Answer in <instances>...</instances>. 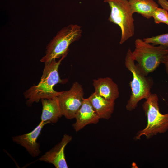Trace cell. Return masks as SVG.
Masks as SVG:
<instances>
[{"mask_svg":"<svg viewBox=\"0 0 168 168\" xmlns=\"http://www.w3.org/2000/svg\"><path fill=\"white\" fill-rule=\"evenodd\" d=\"M67 55L58 61L54 59L44 63L45 66L40 81L36 85L32 86L24 92L26 100V104L31 106L35 102H38L42 99H49L58 96L62 91H55L54 86L58 83L63 84L67 81L61 79L58 69L62 61Z\"/></svg>","mask_w":168,"mask_h":168,"instance_id":"obj_1","label":"cell"},{"mask_svg":"<svg viewBox=\"0 0 168 168\" xmlns=\"http://www.w3.org/2000/svg\"><path fill=\"white\" fill-rule=\"evenodd\" d=\"M124 63L125 67L132 75V79L129 83L131 94L126 106L127 110L131 111L136 109L141 100L147 98L151 93L154 82L152 77L146 75L135 63L130 48L127 51Z\"/></svg>","mask_w":168,"mask_h":168,"instance_id":"obj_2","label":"cell"},{"mask_svg":"<svg viewBox=\"0 0 168 168\" xmlns=\"http://www.w3.org/2000/svg\"><path fill=\"white\" fill-rule=\"evenodd\" d=\"M158 102L157 94L151 93L142 104L143 110L147 119V124L144 129L137 132L134 140H140L143 136H145L148 139L168 130V113L165 114L161 113Z\"/></svg>","mask_w":168,"mask_h":168,"instance_id":"obj_3","label":"cell"},{"mask_svg":"<svg viewBox=\"0 0 168 168\" xmlns=\"http://www.w3.org/2000/svg\"><path fill=\"white\" fill-rule=\"evenodd\" d=\"M82 33L81 26L77 24H70L62 28L47 45L45 55L40 61L45 63L67 55L70 45L78 41Z\"/></svg>","mask_w":168,"mask_h":168,"instance_id":"obj_4","label":"cell"},{"mask_svg":"<svg viewBox=\"0 0 168 168\" xmlns=\"http://www.w3.org/2000/svg\"><path fill=\"white\" fill-rule=\"evenodd\" d=\"M134 44L135 49L132 52L133 58L146 76L157 69L168 52L167 47L154 45L140 38L135 40Z\"/></svg>","mask_w":168,"mask_h":168,"instance_id":"obj_5","label":"cell"},{"mask_svg":"<svg viewBox=\"0 0 168 168\" xmlns=\"http://www.w3.org/2000/svg\"><path fill=\"white\" fill-rule=\"evenodd\" d=\"M110 9L108 18L110 22L118 25L121 30L119 41L122 44L134 35V19L128 0H103Z\"/></svg>","mask_w":168,"mask_h":168,"instance_id":"obj_6","label":"cell"},{"mask_svg":"<svg viewBox=\"0 0 168 168\" xmlns=\"http://www.w3.org/2000/svg\"><path fill=\"white\" fill-rule=\"evenodd\" d=\"M82 86L79 83H73L68 90L62 91L58 96L63 116L69 119L75 118L84 98Z\"/></svg>","mask_w":168,"mask_h":168,"instance_id":"obj_7","label":"cell"},{"mask_svg":"<svg viewBox=\"0 0 168 168\" xmlns=\"http://www.w3.org/2000/svg\"><path fill=\"white\" fill-rule=\"evenodd\" d=\"M49 123L41 121L30 132L12 137V141L24 147L32 157H37L41 153L40 144L37 142L38 138L44 125Z\"/></svg>","mask_w":168,"mask_h":168,"instance_id":"obj_8","label":"cell"},{"mask_svg":"<svg viewBox=\"0 0 168 168\" xmlns=\"http://www.w3.org/2000/svg\"><path fill=\"white\" fill-rule=\"evenodd\" d=\"M72 139V136L63 135L61 141L52 149L46 152L38 159L41 161L53 164L56 168H68L64 150L66 145Z\"/></svg>","mask_w":168,"mask_h":168,"instance_id":"obj_9","label":"cell"},{"mask_svg":"<svg viewBox=\"0 0 168 168\" xmlns=\"http://www.w3.org/2000/svg\"><path fill=\"white\" fill-rule=\"evenodd\" d=\"M75 118L76 121L72 124V126L76 132L80 130L88 124H97L100 119L88 98H84L82 104Z\"/></svg>","mask_w":168,"mask_h":168,"instance_id":"obj_10","label":"cell"},{"mask_svg":"<svg viewBox=\"0 0 168 168\" xmlns=\"http://www.w3.org/2000/svg\"><path fill=\"white\" fill-rule=\"evenodd\" d=\"M93 85L94 92L106 100L115 102L119 97L118 86L110 77L94 79Z\"/></svg>","mask_w":168,"mask_h":168,"instance_id":"obj_11","label":"cell"},{"mask_svg":"<svg viewBox=\"0 0 168 168\" xmlns=\"http://www.w3.org/2000/svg\"><path fill=\"white\" fill-rule=\"evenodd\" d=\"M42 109L41 121L56 123L63 116L57 96L41 100Z\"/></svg>","mask_w":168,"mask_h":168,"instance_id":"obj_12","label":"cell"},{"mask_svg":"<svg viewBox=\"0 0 168 168\" xmlns=\"http://www.w3.org/2000/svg\"><path fill=\"white\" fill-rule=\"evenodd\" d=\"M88 98L100 119L108 120L110 118L114 110V102L106 100L95 92Z\"/></svg>","mask_w":168,"mask_h":168,"instance_id":"obj_13","label":"cell"},{"mask_svg":"<svg viewBox=\"0 0 168 168\" xmlns=\"http://www.w3.org/2000/svg\"><path fill=\"white\" fill-rule=\"evenodd\" d=\"M133 13H137L144 17L149 19L152 17L155 11L159 7L154 0H128Z\"/></svg>","mask_w":168,"mask_h":168,"instance_id":"obj_14","label":"cell"},{"mask_svg":"<svg viewBox=\"0 0 168 168\" xmlns=\"http://www.w3.org/2000/svg\"><path fill=\"white\" fill-rule=\"evenodd\" d=\"M143 40L154 45H161L168 48V33L144 38Z\"/></svg>","mask_w":168,"mask_h":168,"instance_id":"obj_15","label":"cell"},{"mask_svg":"<svg viewBox=\"0 0 168 168\" xmlns=\"http://www.w3.org/2000/svg\"><path fill=\"white\" fill-rule=\"evenodd\" d=\"M152 17L156 24L163 23L168 25V11L165 9L158 8L153 12Z\"/></svg>","mask_w":168,"mask_h":168,"instance_id":"obj_16","label":"cell"},{"mask_svg":"<svg viewBox=\"0 0 168 168\" xmlns=\"http://www.w3.org/2000/svg\"><path fill=\"white\" fill-rule=\"evenodd\" d=\"M161 63L164 64L166 72L168 74V52L163 57Z\"/></svg>","mask_w":168,"mask_h":168,"instance_id":"obj_17","label":"cell"},{"mask_svg":"<svg viewBox=\"0 0 168 168\" xmlns=\"http://www.w3.org/2000/svg\"><path fill=\"white\" fill-rule=\"evenodd\" d=\"M158 4L162 7L168 11V1L167 0H157Z\"/></svg>","mask_w":168,"mask_h":168,"instance_id":"obj_18","label":"cell"}]
</instances>
